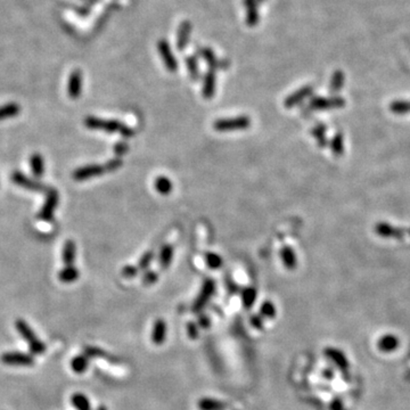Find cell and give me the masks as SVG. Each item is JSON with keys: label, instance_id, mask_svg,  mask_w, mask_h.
<instances>
[{"label": "cell", "instance_id": "6da1fadb", "mask_svg": "<svg viewBox=\"0 0 410 410\" xmlns=\"http://www.w3.org/2000/svg\"><path fill=\"white\" fill-rule=\"evenodd\" d=\"M85 125L90 130H103L108 133L119 132L125 138H130L135 135V131L130 126L116 120H103L96 116H87L85 119Z\"/></svg>", "mask_w": 410, "mask_h": 410}, {"label": "cell", "instance_id": "7a4b0ae2", "mask_svg": "<svg viewBox=\"0 0 410 410\" xmlns=\"http://www.w3.org/2000/svg\"><path fill=\"white\" fill-rule=\"evenodd\" d=\"M15 327L19 334L22 335V338L24 339L26 342H29L30 351H31L33 355H41L42 352H45L46 345L43 344L40 339H38L35 332L32 331V328L30 327L24 321H22V319L16 321Z\"/></svg>", "mask_w": 410, "mask_h": 410}, {"label": "cell", "instance_id": "3957f363", "mask_svg": "<svg viewBox=\"0 0 410 410\" xmlns=\"http://www.w3.org/2000/svg\"><path fill=\"white\" fill-rule=\"evenodd\" d=\"M251 125V120L249 116H237L232 119H221L213 123V128L215 131L227 132V131H238V130H245Z\"/></svg>", "mask_w": 410, "mask_h": 410}, {"label": "cell", "instance_id": "277c9868", "mask_svg": "<svg viewBox=\"0 0 410 410\" xmlns=\"http://www.w3.org/2000/svg\"><path fill=\"white\" fill-rule=\"evenodd\" d=\"M59 196L58 193L54 188H49L47 192V196H46L45 204L41 208V211L39 212V218L42 220V221L49 222L52 221L53 218H54V212L56 208L58 205Z\"/></svg>", "mask_w": 410, "mask_h": 410}, {"label": "cell", "instance_id": "5b68a950", "mask_svg": "<svg viewBox=\"0 0 410 410\" xmlns=\"http://www.w3.org/2000/svg\"><path fill=\"white\" fill-rule=\"evenodd\" d=\"M158 49L160 57L163 61V64H164L166 70L170 72H176L178 70V62H177L175 55H173L169 42L164 39L160 40L158 43Z\"/></svg>", "mask_w": 410, "mask_h": 410}, {"label": "cell", "instance_id": "8992f818", "mask_svg": "<svg viewBox=\"0 0 410 410\" xmlns=\"http://www.w3.org/2000/svg\"><path fill=\"white\" fill-rule=\"evenodd\" d=\"M106 171L105 166L99 165V164H90L82 166V168L76 169L74 172H73V179L76 180V181H82V180H87L90 178H95V177H99L104 175Z\"/></svg>", "mask_w": 410, "mask_h": 410}, {"label": "cell", "instance_id": "52a82bcc", "mask_svg": "<svg viewBox=\"0 0 410 410\" xmlns=\"http://www.w3.org/2000/svg\"><path fill=\"white\" fill-rule=\"evenodd\" d=\"M1 361L9 366H32L35 363V359L30 355H25L22 352H7L1 357Z\"/></svg>", "mask_w": 410, "mask_h": 410}, {"label": "cell", "instance_id": "ba28073f", "mask_svg": "<svg viewBox=\"0 0 410 410\" xmlns=\"http://www.w3.org/2000/svg\"><path fill=\"white\" fill-rule=\"evenodd\" d=\"M12 180L15 185H18L22 188L29 189V191H32V192H41L45 189V187H43L40 182L28 178V177H26L25 175H23V173L19 171H14L12 173Z\"/></svg>", "mask_w": 410, "mask_h": 410}, {"label": "cell", "instance_id": "9c48e42d", "mask_svg": "<svg viewBox=\"0 0 410 410\" xmlns=\"http://www.w3.org/2000/svg\"><path fill=\"white\" fill-rule=\"evenodd\" d=\"M245 8V22L249 26L258 25L260 21L259 1L258 0H243Z\"/></svg>", "mask_w": 410, "mask_h": 410}, {"label": "cell", "instance_id": "30bf717a", "mask_svg": "<svg viewBox=\"0 0 410 410\" xmlns=\"http://www.w3.org/2000/svg\"><path fill=\"white\" fill-rule=\"evenodd\" d=\"M82 90V73L80 70H74L69 78L68 94L72 99L80 97Z\"/></svg>", "mask_w": 410, "mask_h": 410}, {"label": "cell", "instance_id": "8fae6325", "mask_svg": "<svg viewBox=\"0 0 410 410\" xmlns=\"http://www.w3.org/2000/svg\"><path fill=\"white\" fill-rule=\"evenodd\" d=\"M192 32V24L189 21H184L180 23L178 29V35H177V49L180 52L185 51L188 46L189 36Z\"/></svg>", "mask_w": 410, "mask_h": 410}, {"label": "cell", "instance_id": "7c38bea8", "mask_svg": "<svg viewBox=\"0 0 410 410\" xmlns=\"http://www.w3.org/2000/svg\"><path fill=\"white\" fill-rule=\"evenodd\" d=\"M312 87H303V88L296 90L294 94H291L287 98L285 99L284 105L286 108H292L294 106L299 105L300 103H302L305 98H308L310 95L312 94Z\"/></svg>", "mask_w": 410, "mask_h": 410}, {"label": "cell", "instance_id": "4fadbf2b", "mask_svg": "<svg viewBox=\"0 0 410 410\" xmlns=\"http://www.w3.org/2000/svg\"><path fill=\"white\" fill-rule=\"evenodd\" d=\"M344 104L342 98L334 97V98H313L310 102V107L313 109H326L331 107H339Z\"/></svg>", "mask_w": 410, "mask_h": 410}, {"label": "cell", "instance_id": "5bb4252c", "mask_svg": "<svg viewBox=\"0 0 410 410\" xmlns=\"http://www.w3.org/2000/svg\"><path fill=\"white\" fill-rule=\"evenodd\" d=\"M213 292H214V282H213L212 279H206L204 285H203L201 294H199L197 301L195 303L194 309L199 310L203 308V306L206 304V302L209 301L210 298L213 295Z\"/></svg>", "mask_w": 410, "mask_h": 410}, {"label": "cell", "instance_id": "9a60e30c", "mask_svg": "<svg viewBox=\"0 0 410 410\" xmlns=\"http://www.w3.org/2000/svg\"><path fill=\"white\" fill-rule=\"evenodd\" d=\"M399 344H400V341L396 336L388 334V335L382 336V338L378 339L377 348L379 351L388 353V352L395 351V350L399 348Z\"/></svg>", "mask_w": 410, "mask_h": 410}, {"label": "cell", "instance_id": "2e32d148", "mask_svg": "<svg viewBox=\"0 0 410 410\" xmlns=\"http://www.w3.org/2000/svg\"><path fill=\"white\" fill-rule=\"evenodd\" d=\"M215 73L212 70L206 73L204 76V82H203V97L206 99H211L215 94Z\"/></svg>", "mask_w": 410, "mask_h": 410}, {"label": "cell", "instance_id": "e0dca14e", "mask_svg": "<svg viewBox=\"0 0 410 410\" xmlns=\"http://www.w3.org/2000/svg\"><path fill=\"white\" fill-rule=\"evenodd\" d=\"M75 243L73 241H66L62 252L63 262L65 263L66 267L73 266V263L75 261Z\"/></svg>", "mask_w": 410, "mask_h": 410}, {"label": "cell", "instance_id": "ac0fdd59", "mask_svg": "<svg viewBox=\"0 0 410 410\" xmlns=\"http://www.w3.org/2000/svg\"><path fill=\"white\" fill-rule=\"evenodd\" d=\"M19 113H21V106L16 104V103H8V104L0 106V121L9 118H14V116L18 115Z\"/></svg>", "mask_w": 410, "mask_h": 410}, {"label": "cell", "instance_id": "d6986e66", "mask_svg": "<svg viewBox=\"0 0 410 410\" xmlns=\"http://www.w3.org/2000/svg\"><path fill=\"white\" fill-rule=\"evenodd\" d=\"M281 258L283 260L284 266L289 270L295 269L296 266H298V260H296L295 253L291 248H288V246H286V248L282 250Z\"/></svg>", "mask_w": 410, "mask_h": 410}, {"label": "cell", "instance_id": "ffe728a7", "mask_svg": "<svg viewBox=\"0 0 410 410\" xmlns=\"http://www.w3.org/2000/svg\"><path fill=\"white\" fill-rule=\"evenodd\" d=\"M30 164H31L33 176H35L36 178H41L43 175V170H45L42 156L40 155L39 153H33L31 158H30Z\"/></svg>", "mask_w": 410, "mask_h": 410}, {"label": "cell", "instance_id": "44dd1931", "mask_svg": "<svg viewBox=\"0 0 410 410\" xmlns=\"http://www.w3.org/2000/svg\"><path fill=\"white\" fill-rule=\"evenodd\" d=\"M79 276H80L79 270L73 266L65 267V268L62 269L58 273L59 281L63 282V283H68V284H69V283L75 282L76 279L79 278Z\"/></svg>", "mask_w": 410, "mask_h": 410}, {"label": "cell", "instance_id": "7402d4cb", "mask_svg": "<svg viewBox=\"0 0 410 410\" xmlns=\"http://www.w3.org/2000/svg\"><path fill=\"white\" fill-rule=\"evenodd\" d=\"M327 357H329L333 361H334L336 365L339 366V368L342 369V371H346L349 367V362H348V359L345 358L344 355L341 351H339V350H335V349H328L327 351Z\"/></svg>", "mask_w": 410, "mask_h": 410}, {"label": "cell", "instance_id": "603a6c76", "mask_svg": "<svg viewBox=\"0 0 410 410\" xmlns=\"http://www.w3.org/2000/svg\"><path fill=\"white\" fill-rule=\"evenodd\" d=\"M165 333H166V326L165 322L161 321H158L154 325V329H153V342L156 343V344H161V343L165 339Z\"/></svg>", "mask_w": 410, "mask_h": 410}, {"label": "cell", "instance_id": "cb8c5ba5", "mask_svg": "<svg viewBox=\"0 0 410 410\" xmlns=\"http://www.w3.org/2000/svg\"><path fill=\"white\" fill-rule=\"evenodd\" d=\"M155 188L161 195H169L171 193L173 186L171 180L166 177H159L155 180Z\"/></svg>", "mask_w": 410, "mask_h": 410}, {"label": "cell", "instance_id": "d4e9b609", "mask_svg": "<svg viewBox=\"0 0 410 410\" xmlns=\"http://www.w3.org/2000/svg\"><path fill=\"white\" fill-rule=\"evenodd\" d=\"M172 258H173V248L171 245H165L164 248L162 249L161 253H160V266H161L163 269H166L170 265H171Z\"/></svg>", "mask_w": 410, "mask_h": 410}, {"label": "cell", "instance_id": "484cf974", "mask_svg": "<svg viewBox=\"0 0 410 410\" xmlns=\"http://www.w3.org/2000/svg\"><path fill=\"white\" fill-rule=\"evenodd\" d=\"M71 402L78 410H91L88 398L86 395L80 394V393H75L72 395Z\"/></svg>", "mask_w": 410, "mask_h": 410}, {"label": "cell", "instance_id": "4316f807", "mask_svg": "<svg viewBox=\"0 0 410 410\" xmlns=\"http://www.w3.org/2000/svg\"><path fill=\"white\" fill-rule=\"evenodd\" d=\"M201 55L203 59H204L206 64L210 66V70H212V71H214L215 69H218L220 64L218 62V59H216L214 53H213L211 49L209 48H202L201 49Z\"/></svg>", "mask_w": 410, "mask_h": 410}, {"label": "cell", "instance_id": "83f0119b", "mask_svg": "<svg viewBox=\"0 0 410 410\" xmlns=\"http://www.w3.org/2000/svg\"><path fill=\"white\" fill-rule=\"evenodd\" d=\"M186 66L189 72V75L193 80H197L199 78V70H198V62L195 56H188L186 58Z\"/></svg>", "mask_w": 410, "mask_h": 410}, {"label": "cell", "instance_id": "f1b7e54d", "mask_svg": "<svg viewBox=\"0 0 410 410\" xmlns=\"http://www.w3.org/2000/svg\"><path fill=\"white\" fill-rule=\"evenodd\" d=\"M88 367V358L86 356H78L71 360V368L75 373H83Z\"/></svg>", "mask_w": 410, "mask_h": 410}, {"label": "cell", "instance_id": "f546056e", "mask_svg": "<svg viewBox=\"0 0 410 410\" xmlns=\"http://www.w3.org/2000/svg\"><path fill=\"white\" fill-rule=\"evenodd\" d=\"M205 262L210 269H219L222 267V259L221 256L215 254V253H206L205 254Z\"/></svg>", "mask_w": 410, "mask_h": 410}, {"label": "cell", "instance_id": "4dcf8cb0", "mask_svg": "<svg viewBox=\"0 0 410 410\" xmlns=\"http://www.w3.org/2000/svg\"><path fill=\"white\" fill-rule=\"evenodd\" d=\"M343 81H344V75L342 71H335L331 80V90L332 92L339 91L342 88Z\"/></svg>", "mask_w": 410, "mask_h": 410}, {"label": "cell", "instance_id": "1f68e13d", "mask_svg": "<svg viewBox=\"0 0 410 410\" xmlns=\"http://www.w3.org/2000/svg\"><path fill=\"white\" fill-rule=\"evenodd\" d=\"M242 298H243V303H244V305L246 306V308H250V306H252V304L255 301L256 291L252 287L246 288L245 291L243 292Z\"/></svg>", "mask_w": 410, "mask_h": 410}, {"label": "cell", "instance_id": "d6a6232c", "mask_svg": "<svg viewBox=\"0 0 410 410\" xmlns=\"http://www.w3.org/2000/svg\"><path fill=\"white\" fill-rule=\"evenodd\" d=\"M261 313L265 317H268V318H272L276 315V308L275 305L272 304L271 302L267 301L261 305Z\"/></svg>", "mask_w": 410, "mask_h": 410}, {"label": "cell", "instance_id": "836d02e7", "mask_svg": "<svg viewBox=\"0 0 410 410\" xmlns=\"http://www.w3.org/2000/svg\"><path fill=\"white\" fill-rule=\"evenodd\" d=\"M153 258H154V255H153L152 252H146L145 254L142 256L141 260H139L138 268L142 269V270L147 269L149 265H151V262L153 261Z\"/></svg>", "mask_w": 410, "mask_h": 410}, {"label": "cell", "instance_id": "e575fe53", "mask_svg": "<svg viewBox=\"0 0 410 410\" xmlns=\"http://www.w3.org/2000/svg\"><path fill=\"white\" fill-rule=\"evenodd\" d=\"M138 273V268L133 266H125L122 269V276L125 278H133Z\"/></svg>", "mask_w": 410, "mask_h": 410}, {"label": "cell", "instance_id": "d590c367", "mask_svg": "<svg viewBox=\"0 0 410 410\" xmlns=\"http://www.w3.org/2000/svg\"><path fill=\"white\" fill-rule=\"evenodd\" d=\"M122 166V160L121 159H113L111 161L106 163L105 169L106 171H115Z\"/></svg>", "mask_w": 410, "mask_h": 410}, {"label": "cell", "instance_id": "8d00e7d4", "mask_svg": "<svg viewBox=\"0 0 410 410\" xmlns=\"http://www.w3.org/2000/svg\"><path fill=\"white\" fill-rule=\"evenodd\" d=\"M156 281H158V273L154 271H147L144 275V277H143V282H144V284L146 285L154 284Z\"/></svg>", "mask_w": 410, "mask_h": 410}, {"label": "cell", "instance_id": "74e56055", "mask_svg": "<svg viewBox=\"0 0 410 410\" xmlns=\"http://www.w3.org/2000/svg\"><path fill=\"white\" fill-rule=\"evenodd\" d=\"M128 151H129L128 145H126L125 143H123V142H120V143H118V144H115V146H114V153L119 156L125 154V153Z\"/></svg>", "mask_w": 410, "mask_h": 410}, {"label": "cell", "instance_id": "f35d334b", "mask_svg": "<svg viewBox=\"0 0 410 410\" xmlns=\"http://www.w3.org/2000/svg\"><path fill=\"white\" fill-rule=\"evenodd\" d=\"M333 149H334L335 153L341 152V139H339V137L335 138L334 142H333Z\"/></svg>", "mask_w": 410, "mask_h": 410}, {"label": "cell", "instance_id": "ab89813d", "mask_svg": "<svg viewBox=\"0 0 410 410\" xmlns=\"http://www.w3.org/2000/svg\"><path fill=\"white\" fill-rule=\"evenodd\" d=\"M259 2H262V1H266V0H258Z\"/></svg>", "mask_w": 410, "mask_h": 410}]
</instances>
